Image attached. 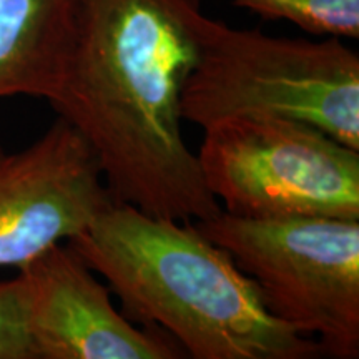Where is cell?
<instances>
[{
	"instance_id": "cell-10",
	"label": "cell",
	"mask_w": 359,
	"mask_h": 359,
	"mask_svg": "<svg viewBox=\"0 0 359 359\" xmlns=\"http://www.w3.org/2000/svg\"><path fill=\"white\" fill-rule=\"evenodd\" d=\"M0 359H39L29 326V294L20 273L0 281Z\"/></svg>"
},
{
	"instance_id": "cell-8",
	"label": "cell",
	"mask_w": 359,
	"mask_h": 359,
	"mask_svg": "<svg viewBox=\"0 0 359 359\" xmlns=\"http://www.w3.org/2000/svg\"><path fill=\"white\" fill-rule=\"evenodd\" d=\"M80 0H0V98L53 102L65 82Z\"/></svg>"
},
{
	"instance_id": "cell-7",
	"label": "cell",
	"mask_w": 359,
	"mask_h": 359,
	"mask_svg": "<svg viewBox=\"0 0 359 359\" xmlns=\"http://www.w3.org/2000/svg\"><path fill=\"white\" fill-rule=\"evenodd\" d=\"M39 359H177L185 351L155 326L116 311L110 288L72 246L57 243L19 269Z\"/></svg>"
},
{
	"instance_id": "cell-6",
	"label": "cell",
	"mask_w": 359,
	"mask_h": 359,
	"mask_svg": "<svg viewBox=\"0 0 359 359\" xmlns=\"http://www.w3.org/2000/svg\"><path fill=\"white\" fill-rule=\"evenodd\" d=\"M114 200L87 138L58 116L29 147H0V268L77 236Z\"/></svg>"
},
{
	"instance_id": "cell-1",
	"label": "cell",
	"mask_w": 359,
	"mask_h": 359,
	"mask_svg": "<svg viewBox=\"0 0 359 359\" xmlns=\"http://www.w3.org/2000/svg\"><path fill=\"white\" fill-rule=\"evenodd\" d=\"M201 0H80L69 70L50 105L95 150L115 201L180 222L217 215L183 135Z\"/></svg>"
},
{
	"instance_id": "cell-2",
	"label": "cell",
	"mask_w": 359,
	"mask_h": 359,
	"mask_svg": "<svg viewBox=\"0 0 359 359\" xmlns=\"http://www.w3.org/2000/svg\"><path fill=\"white\" fill-rule=\"evenodd\" d=\"M133 323L163 330L195 359H314L321 348L273 316L248 275L196 224L120 201L65 241Z\"/></svg>"
},
{
	"instance_id": "cell-4",
	"label": "cell",
	"mask_w": 359,
	"mask_h": 359,
	"mask_svg": "<svg viewBox=\"0 0 359 359\" xmlns=\"http://www.w3.org/2000/svg\"><path fill=\"white\" fill-rule=\"evenodd\" d=\"M195 224L255 281L273 316L313 336L323 356L359 358V219L219 210Z\"/></svg>"
},
{
	"instance_id": "cell-5",
	"label": "cell",
	"mask_w": 359,
	"mask_h": 359,
	"mask_svg": "<svg viewBox=\"0 0 359 359\" xmlns=\"http://www.w3.org/2000/svg\"><path fill=\"white\" fill-rule=\"evenodd\" d=\"M203 130L196 160L223 212L359 219V151L323 130L266 115H231Z\"/></svg>"
},
{
	"instance_id": "cell-3",
	"label": "cell",
	"mask_w": 359,
	"mask_h": 359,
	"mask_svg": "<svg viewBox=\"0 0 359 359\" xmlns=\"http://www.w3.org/2000/svg\"><path fill=\"white\" fill-rule=\"evenodd\" d=\"M231 115L309 123L359 151V55L334 37H269L203 17L182 118L206 128Z\"/></svg>"
},
{
	"instance_id": "cell-9",
	"label": "cell",
	"mask_w": 359,
	"mask_h": 359,
	"mask_svg": "<svg viewBox=\"0 0 359 359\" xmlns=\"http://www.w3.org/2000/svg\"><path fill=\"white\" fill-rule=\"evenodd\" d=\"M266 20H286L304 32L359 37V0H230Z\"/></svg>"
}]
</instances>
